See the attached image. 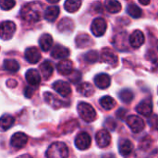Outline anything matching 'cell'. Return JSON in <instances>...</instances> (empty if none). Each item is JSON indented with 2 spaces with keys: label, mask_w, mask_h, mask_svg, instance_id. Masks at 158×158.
I'll use <instances>...</instances> for the list:
<instances>
[{
  "label": "cell",
  "mask_w": 158,
  "mask_h": 158,
  "mask_svg": "<svg viewBox=\"0 0 158 158\" xmlns=\"http://www.w3.org/2000/svg\"><path fill=\"white\" fill-rule=\"evenodd\" d=\"M28 142V136L23 132H17L15 133L10 140V143L13 147L19 149L25 146Z\"/></svg>",
  "instance_id": "cell-12"
},
{
  "label": "cell",
  "mask_w": 158,
  "mask_h": 158,
  "mask_svg": "<svg viewBox=\"0 0 158 158\" xmlns=\"http://www.w3.org/2000/svg\"><path fill=\"white\" fill-rule=\"evenodd\" d=\"M118 96H119V99L125 104H130L134 98V94L130 89H124L120 91L118 94Z\"/></svg>",
  "instance_id": "cell-31"
},
{
  "label": "cell",
  "mask_w": 158,
  "mask_h": 158,
  "mask_svg": "<svg viewBox=\"0 0 158 158\" xmlns=\"http://www.w3.org/2000/svg\"><path fill=\"white\" fill-rule=\"evenodd\" d=\"M33 94H34V89H33L32 87L28 86V87L25 88L24 94H25V96H26L27 98H31V97L33 95Z\"/></svg>",
  "instance_id": "cell-40"
},
{
  "label": "cell",
  "mask_w": 158,
  "mask_h": 158,
  "mask_svg": "<svg viewBox=\"0 0 158 158\" xmlns=\"http://www.w3.org/2000/svg\"><path fill=\"white\" fill-rule=\"evenodd\" d=\"M136 111L145 117H149L152 112H153V104L150 99H145L142 101L137 106H136Z\"/></svg>",
  "instance_id": "cell-14"
},
{
  "label": "cell",
  "mask_w": 158,
  "mask_h": 158,
  "mask_svg": "<svg viewBox=\"0 0 158 158\" xmlns=\"http://www.w3.org/2000/svg\"><path fill=\"white\" fill-rule=\"evenodd\" d=\"M6 85L8 86V87H10V88H14V87H16L17 86V81H15V80H8L7 81H6Z\"/></svg>",
  "instance_id": "cell-42"
},
{
  "label": "cell",
  "mask_w": 158,
  "mask_h": 158,
  "mask_svg": "<svg viewBox=\"0 0 158 158\" xmlns=\"http://www.w3.org/2000/svg\"><path fill=\"white\" fill-rule=\"evenodd\" d=\"M105 6L109 13H118L121 10V4L118 0H106Z\"/></svg>",
  "instance_id": "cell-28"
},
{
  "label": "cell",
  "mask_w": 158,
  "mask_h": 158,
  "mask_svg": "<svg viewBox=\"0 0 158 158\" xmlns=\"http://www.w3.org/2000/svg\"><path fill=\"white\" fill-rule=\"evenodd\" d=\"M18 158H32L31 156H29V155H23V156H19Z\"/></svg>",
  "instance_id": "cell-45"
},
{
  "label": "cell",
  "mask_w": 158,
  "mask_h": 158,
  "mask_svg": "<svg viewBox=\"0 0 158 158\" xmlns=\"http://www.w3.org/2000/svg\"><path fill=\"white\" fill-rule=\"evenodd\" d=\"M53 89L63 97H67L71 93L70 85L64 81H56L53 83Z\"/></svg>",
  "instance_id": "cell-9"
},
{
  "label": "cell",
  "mask_w": 158,
  "mask_h": 158,
  "mask_svg": "<svg viewBox=\"0 0 158 158\" xmlns=\"http://www.w3.org/2000/svg\"><path fill=\"white\" fill-rule=\"evenodd\" d=\"M47 2H49V3H57L59 0H46Z\"/></svg>",
  "instance_id": "cell-46"
},
{
  "label": "cell",
  "mask_w": 158,
  "mask_h": 158,
  "mask_svg": "<svg viewBox=\"0 0 158 158\" xmlns=\"http://www.w3.org/2000/svg\"><path fill=\"white\" fill-rule=\"evenodd\" d=\"M26 81L31 86H37L41 82V75L36 69H29L25 74Z\"/></svg>",
  "instance_id": "cell-19"
},
{
  "label": "cell",
  "mask_w": 158,
  "mask_h": 158,
  "mask_svg": "<svg viewBox=\"0 0 158 158\" xmlns=\"http://www.w3.org/2000/svg\"><path fill=\"white\" fill-rule=\"evenodd\" d=\"M46 157L68 158L69 149L64 143H54L48 147L46 151Z\"/></svg>",
  "instance_id": "cell-2"
},
{
  "label": "cell",
  "mask_w": 158,
  "mask_h": 158,
  "mask_svg": "<svg viewBox=\"0 0 158 158\" xmlns=\"http://www.w3.org/2000/svg\"><path fill=\"white\" fill-rule=\"evenodd\" d=\"M147 138H148V136H147L146 138H143V141L140 143V148H141L142 150H147V149H149L150 146H151L152 141H149V142L147 143V142H146V141H147Z\"/></svg>",
  "instance_id": "cell-39"
},
{
  "label": "cell",
  "mask_w": 158,
  "mask_h": 158,
  "mask_svg": "<svg viewBox=\"0 0 158 158\" xmlns=\"http://www.w3.org/2000/svg\"><path fill=\"white\" fill-rule=\"evenodd\" d=\"M16 5L15 0H0V7L3 10H10Z\"/></svg>",
  "instance_id": "cell-35"
},
{
  "label": "cell",
  "mask_w": 158,
  "mask_h": 158,
  "mask_svg": "<svg viewBox=\"0 0 158 158\" xmlns=\"http://www.w3.org/2000/svg\"><path fill=\"white\" fill-rule=\"evenodd\" d=\"M77 91L79 94H81V95L86 96V97L93 95L94 93V89L93 85L89 82H82L80 85H78Z\"/></svg>",
  "instance_id": "cell-25"
},
{
  "label": "cell",
  "mask_w": 158,
  "mask_h": 158,
  "mask_svg": "<svg viewBox=\"0 0 158 158\" xmlns=\"http://www.w3.org/2000/svg\"><path fill=\"white\" fill-rule=\"evenodd\" d=\"M73 28H74V23H73L72 19H70L69 18L62 19L57 25L58 31L62 33H70L72 31Z\"/></svg>",
  "instance_id": "cell-20"
},
{
  "label": "cell",
  "mask_w": 158,
  "mask_h": 158,
  "mask_svg": "<svg viewBox=\"0 0 158 158\" xmlns=\"http://www.w3.org/2000/svg\"><path fill=\"white\" fill-rule=\"evenodd\" d=\"M57 71L62 75H69L73 70V64L69 59H62L56 65Z\"/></svg>",
  "instance_id": "cell-16"
},
{
  "label": "cell",
  "mask_w": 158,
  "mask_h": 158,
  "mask_svg": "<svg viewBox=\"0 0 158 158\" xmlns=\"http://www.w3.org/2000/svg\"><path fill=\"white\" fill-rule=\"evenodd\" d=\"M149 124L154 130L158 131V116H153L152 118H150Z\"/></svg>",
  "instance_id": "cell-38"
},
{
  "label": "cell",
  "mask_w": 158,
  "mask_h": 158,
  "mask_svg": "<svg viewBox=\"0 0 158 158\" xmlns=\"http://www.w3.org/2000/svg\"><path fill=\"white\" fill-rule=\"evenodd\" d=\"M126 113H127V111H126L125 109L120 108V109H118V112H117V117H118L119 119H123V118H125Z\"/></svg>",
  "instance_id": "cell-41"
},
{
  "label": "cell",
  "mask_w": 158,
  "mask_h": 158,
  "mask_svg": "<svg viewBox=\"0 0 158 158\" xmlns=\"http://www.w3.org/2000/svg\"><path fill=\"white\" fill-rule=\"evenodd\" d=\"M75 42H76L77 47H79V48H85V47L92 45V44H93V40L91 39V37L85 33L79 34L76 37Z\"/></svg>",
  "instance_id": "cell-22"
},
{
  "label": "cell",
  "mask_w": 158,
  "mask_h": 158,
  "mask_svg": "<svg viewBox=\"0 0 158 158\" xmlns=\"http://www.w3.org/2000/svg\"><path fill=\"white\" fill-rule=\"evenodd\" d=\"M39 44L43 51H48L53 45V38L50 34L44 33L39 39Z\"/></svg>",
  "instance_id": "cell-23"
},
{
  "label": "cell",
  "mask_w": 158,
  "mask_h": 158,
  "mask_svg": "<svg viewBox=\"0 0 158 158\" xmlns=\"http://www.w3.org/2000/svg\"><path fill=\"white\" fill-rule=\"evenodd\" d=\"M40 70H41V73H42L43 77L45 80H48L53 74L54 66L50 61H44L40 65Z\"/></svg>",
  "instance_id": "cell-27"
},
{
  "label": "cell",
  "mask_w": 158,
  "mask_h": 158,
  "mask_svg": "<svg viewBox=\"0 0 158 158\" xmlns=\"http://www.w3.org/2000/svg\"><path fill=\"white\" fill-rule=\"evenodd\" d=\"M101 106L106 110H111L116 106V101L111 96H104L100 99Z\"/></svg>",
  "instance_id": "cell-32"
},
{
  "label": "cell",
  "mask_w": 158,
  "mask_h": 158,
  "mask_svg": "<svg viewBox=\"0 0 158 158\" xmlns=\"http://www.w3.org/2000/svg\"><path fill=\"white\" fill-rule=\"evenodd\" d=\"M15 123V119L10 115H4L0 118V131H6L10 129Z\"/></svg>",
  "instance_id": "cell-24"
},
{
  "label": "cell",
  "mask_w": 158,
  "mask_h": 158,
  "mask_svg": "<svg viewBox=\"0 0 158 158\" xmlns=\"http://www.w3.org/2000/svg\"><path fill=\"white\" fill-rule=\"evenodd\" d=\"M127 12L131 17H132L134 19L140 18L142 16V9L135 4L129 5L128 7H127Z\"/></svg>",
  "instance_id": "cell-33"
},
{
  "label": "cell",
  "mask_w": 158,
  "mask_h": 158,
  "mask_svg": "<svg viewBox=\"0 0 158 158\" xmlns=\"http://www.w3.org/2000/svg\"><path fill=\"white\" fill-rule=\"evenodd\" d=\"M95 141L99 147L105 148L109 145V143L111 142V136L106 130H101L96 133Z\"/></svg>",
  "instance_id": "cell-10"
},
{
  "label": "cell",
  "mask_w": 158,
  "mask_h": 158,
  "mask_svg": "<svg viewBox=\"0 0 158 158\" xmlns=\"http://www.w3.org/2000/svg\"><path fill=\"white\" fill-rule=\"evenodd\" d=\"M16 31V25L11 20L3 21L0 24V38L2 40H9Z\"/></svg>",
  "instance_id": "cell-4"
},
{
  "label": "cell",
  "mask_w": 158,
  "mask_h": 158,
  "mask_svg": "<svg viewBox=\"0 0 158 158\" xmlns=\"http://www.w3.org/2000/svg\"><path fill=\"white\" fill-rule=\"evenodd\" d=\"M147 158H158V149H156L155 151H153Z\"/></svg>",
  "instance_id": "cell-43"
},
{
  "label": "cell",
  "mask_w": 158,
  "mask_h": 158,
  "mask_svg": "<svg viewBox=\"0 0 158 158\" xmlns=\"http://www.w3.org/2000/svg\"><path fill=\"white\" fill-rule=\"evenodd\" d=\"M60 12V9L56 6H47L46 9L44 12V17L46 20L48 21H54L56 19Z\"/></svg>",
  "instance_id": "cell-21"
},
{
  "label": "cell",
  "mask_w": 158,
  "mask_h": 158,
  "mask_svg": "<svg viewBox=\"0 0 158 158\" xmlns=\"http://www.w3.org/2000/svg\"><path fill=\"white\" fill-rule=\"evenodd\" d=\"M118 150H119L120 155H122L124 156H129L133 151V144L129 140H126V139L125 140H122L119 143Z\"/></svg>",
  "instance_id": "cell-26"
},
{
  "label": "cell",
  "mask_w": 158,
  "mask_h": 158,
  "mask_svg": "<svg viewBox=\"0 0 158 158\" xmlns=\"http://www.w3.org/2000/svg\"><path fill=\"white\" fill-rule=\"evenodd\" d=\"M127 124H128V126L130 127V129L134 133L141 132L144 129V127H145L144 121L140 117L135 116V115L130 116L127 118Z\"/></svg>",
  "instance_id": "cell-6"
},
{
  "label": "cell",
  "mask_w": 158,
  "mask_h": 158,
  "mask_svg": "<svg viewBox=\"0 0 158 158\" xmlns=\"http://www.w3.org/2000/svg\"><path fill=\"white\" fill-rule=\"evenodd\" d=\"M99 59V55L96 51L94 50H91L89 52H87L85 55H84V60L87 62V63H90V64H93V63H95L97 62Z\"/></svg>",
  "instance_id": "cell-34"
},
{
  "label": "cell",
  "mask_w": 158,
  "mask_h": 158,
  "mask_svg": "<svg viewBox=\"0 0 158 158\" xmlns=\"http://www.w3.org/2000/svg\"><path fill=\"white\" fill-rule=\"evenodd\" d=\"M94 83L100 89H106L109 87V85L111 83V79H110L109 75H107L106 73H100L95 76Z\"/></svg>",
  "instance_id": "cell-17"
},
{
  "label": "cell",
  "mask_w": 158,
  "mask_h": 158,
  "mask_svg": "<svg viewBox=\"0 0 158 158\" xmlns=\"http://www.w3.org/2000/svg\"><path fill=\"white\" fill-rule=\"evenodd\" d=\"M44 6L40 2H30L22 6L20 9V17L23 20L34 23L39 21L44 15Z\"/></svg>",
  "instance_id": "cell-1"
},
{
  "label": "cell",
  "mask_w": 158,
  "mask_h": 158,
  "mask_svg": "<svg viewBox=\"0 0 158 158\" xmlns=\"http://www.w3.org/2000/svg\"><path fill=\"white\" fill-rule=\"evenodd\" d=\"M24 56H25V59L29 63L36 64L41 59V53L36 47L31 46V47H29L25 50Z\"/></svg>",
  "instance_id": "cell-11"
},
{
  "label": "cell",
  "mask_w": 158,
  "mask_h": 158,
  "mask_svg": "<svg viewBox=\"0 0 158 158\" xmlns=\"http://www.w3.org/2000/svg\"><path fill=\"white\" fill-rule=\"evenodd\" d=\"M3 66L8 72H17L19 69V64L15 59H5Z\"/></svg>",
  "instance_id": "cell-30"
},
{
  "label": "cell",
  "mask_w": 158,
  "mask_h": 158,
  "mask_svg": "<svg viewBox=\"0 0 158 158\" xmlns=\"http://www.w3.org/2000/svg\"><path fill=\"white\" fill-rule=\"evenodd\" d=\"M92 139L87 132H81L75 139V145L80 150H86L91 146Z\"/></svg>",
  "instance_id": "cell-7"
},
{
  "label": "cell",
  "mask_w": 158,
  "mask_h": 158,
  "mask_svg": "<svg viewBox=\"0 0 158 158\" xmlns=\"http://www.w3.org/2000/svg\"><path fill=\"white\" fill-rule=\"evenodd\" d=\"M81 6V0H66L64 4L65 9L69 13L76 12L77 10H79Z\"/></svg>",
  "instance_id": "cell-29"
},
{
  "label": "cell",
  "mask_w": 158,
  "mask_h": 158,
  "mask_svg": "<svg viewBox=\"0 0 158 158\" xmlns=\"http://www.w3.org/2000/svg\"><path fill=\"white\" fill-rule=\"evenodd\" d=\"M69 49L61 45V44H56L54 46V48L51 51V56L56 58V59H63L67 58L69 56Z\"/></svg>",
  "instance_id": "cell-15"
},
{
  "label": "cell",
  "mask_w": 158,
  "mask_h": 158,
  "mask_svg": "<svg viewBox=\"0 0 158 158\" xmlns=\"http://www.w3.org/2000/svg\"><path fill=\"white\" fill-rule=\"evenodd\" d=\"M105 126L107 128V129H109L110 131H114L115 129H116V127H117V124H116V122H115V120L113 119V118H107L106 120V123H105Z\"/></svg>",
  "instance_id": "cell-37"
},
{
  "label": "cell",
  "mask_w": 158,
  "mask_h": 158,
  "mask_svg": "<svg viewBox=\"0 0 158 158\" xmlns=\"http://www.w3.org/2000/svg\"><path fill=\"white\" fill-rule=\"evenodd\" d=\"M44 101L46 102V104L49 105L54 109L60 108L62 106V105H63V102L59 98H57L55 94H51L49 92L44 93Z\"/></svg>",
  "instance_id": "cell-18"
},
{
  "label": "cell",
  "mask_w": 158,
  "mask_h": 158,
  "mask_svg": "<svg viewBox=\"0 0 158 158\" xmlns=\"http://www.w3.org/2000/svg\"><path fill=\"white\" fill-rule=\"evenodd\" d=\"M106 27H107V25L104 19L96 18L95 19H94V21L91 25V31L94 36L100 37L105 34V32L106 31Z\"/></svg>",
  "instance_id": "cell-5"
},
{
  "label": "cell",
  "mask_w": 158,
  "mask_h": 158,
  "mask_svg": "<svg viewBox=\"0 0 158 158\" xmlns=\"http://www.w3.org/2000/svg\"><path fill=\"white\" fill-rule=\"evenodd\" d=\"M78 113L80 117L86 122H93L96 118V112L94 108L84 102H81L78 105Z\"/></svg>",
  "instance_id": "cell-3"
},
{
  "label": "cell",
  "mask_w": 158,
  "mask_h": 158,
  "mask_svg": "<svg viewBox=\"0 0 158 158\" xmlns=\"http://www.w3.org/2000/svg\"><path fill=\"white\" fill-rule=\"evenodd\" d=\"M150 1H151V0H139V2H140L142 5H143V6H147V5H149Z\"/></svg>",
  "instance_id": "cell-44"
},
{
  "label": "cell",
  "mask_w": 158,
  "mask_h": 158,
  "mask_svg": "<svg viewBox=\"0 0 158 158\" xmlns=\"http://www.w3.org/2000/svg\"><path fill=\"white\" fill-rule=\"evenodd\" d=\"M101 59L103 62L110 65V66H117L118 65V56L117 54L111 50L110 48H104L101 53Z\"/></svg>",
  "instance_id": "cell-8"
},
{
  "label": "cell",
  "mask_w": 158,
  "mask_h": 158,
  "mask_svg": "<svg viewBox=\"0 0 158 158\" xmlns=\"http://www.w3.org/2000/svg\"><path fill=\"white\" fill-rule=\"evenodd\" d=\"M129 43L134 48L142 46L144 43V35L140 30L134 31L129 37Z\"/></svg>",
  "instance_id": "cell-13"
},
{
  "label": "cell",
  "mask_w": 158,
  "mask_h": 158,
  "mask_svg": "<svg viewBox=\"0 0 158 158\" xmlns=\"http://www.w3.org/2000/svg\"><path fill=\"white\" fill-rule=\"evenodd\" d=\"M81 79V73L79 70H72L70 74H69V80L72 83H77Z\"/></svg>",
  "instance_id": "cell-36"
}]
</instances>
